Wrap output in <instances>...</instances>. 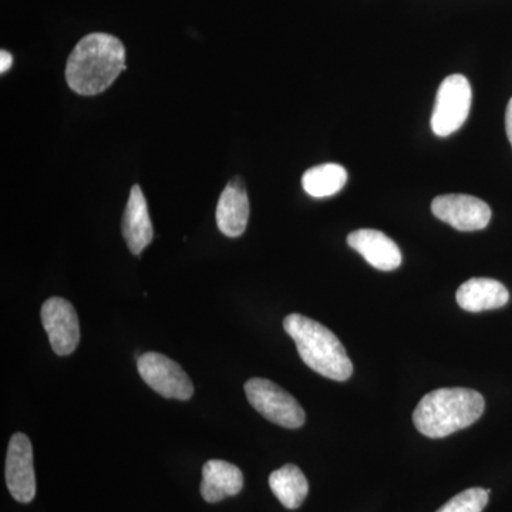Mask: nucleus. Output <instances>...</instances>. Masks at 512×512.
Returning a JSON list of instances; mask_svg holds the SVG:
<instances>
[{
	"instance_id": "nucleus-4",
	"label": "nucleus",
	"mask_w": 512,
	"mask_h": 512,
	"mask_svg": "<svg viewBox=\"0 0 512 512\" xmlns=\"http://www.w3.org/2000/svg\"><path fill=\"white\" fill-rule=\"evenodd\" d=\"M245 393L251 406L266 420L285 429H299L305 424V412L301 404L296 402L292 394L271 380L261 377L248 380L245 383Z\"/></svg>"
},
{
	"instance_id": "nucleus-17",
	"label": "nucleus",
	"mask_w": 512,
	"mask_h": 512,
	"mask_svg": "<svg viewBox=\"0 0 512 512\" xmlns=\"http://www.w3.org/2000/svg\"><path fill=\"white\" fill-rule=\"evenodd\" d=\"M490 491L484 488H468L447 501L437 512H483L487 507Z\"/></svg>"
},
{
	"instance_id": "nucleus-13",
	"label": "nucleus",
	"mask_w": 512,
	"mask_h": 512,
	"mask_svg": "<svg viewBox=\"0 0 512 512\" xmlns=\"http://www.w3.org/2000/svg\"><path fill=\"white\" fill-rule=\"evenodd\" d=\"M244 476L228 461L211 460L202 468L201 494L207 503H220L227 497L241 493Z\"/></svg>"
},
{
	"instance_id": "nucleus-3",
	"label": "nucleus",
	"mask_w": 512,
	"mask_h": 512,
	"mask_svg": "<svg viewBox=\"0 0 512 512\" xmlns=\"http://www.w3.org/2000/svg\"><path fill=\"white\" fill-rule=\"evenodd\" d=\"M286 333L295 340L296 349L305 365L320 376L345 382L353 373L345 346L332 330L316 320L292 313L284 320Z\"/></svg>"
},
{
	"instance_id": "nucleus-5",
	"label": "nucleus",
	"mask_w": 512,
	"mask_h": 512,
	"mask_svg": "<svg viewBox=\"0 0 512 512\" xmlns=\"http://www.w3.org/2000/svg\"><path fill=\"white\" fill-rule=\"evenodd\" d=\"M471 101L473 90L466 77L461 74L446 77L440 84L431 116L433 133L447 137L460 130L470 114Z\"/></svg>"
},
{
	"instance_id": "nucleus-12",
	"label": "nucleus",
	"mask_w": 512,
	"mask_h": 512,
	"mask_svg": "<svg viewBox=\"0 0 512 512\" xmlns=\"http://www.w3.org/2000/svg\"><path fill=\"white\" fill-rule=\"evenodd\" d=\"M123 235L128 249L134 255H140L153 241V224L140 185H134L130 190L123 217Z\"/></svg>"
},
{
	"instance_id": "nucleus-8",
	"label": "nucleus",
	"mask_w": 512,
	"mask_h": 512,
	"mask_svg": "<svg viewBox=\"0 0 512 512\" xmlns=\"http://www.w3.org/2000/svg\"><path fill=\"white\" fill-rule=\"evenodd\" d=\"M6 484L12 497L28 504L36 495V476L33 467V448L29 437L15 433L9 441L6 457Z\"/></svg>"
},
{
	"instance_id": "nucleus-7",
	"label": "nucleus",
	"mask_w": 512,
	"mask_h": 512,
	"mask_svg": "<svg viewBox=\"0 0 512 512\" xmlns=\"http://www.w3.org/2000/svg\"><path fill=\"white\" fill-rule=\"evenodd\" d=\"M431 212L440 221L463 232L480 231L491 221V208L487 202L473 195H440L431 202Z\"/></svg>"
},
{
	"instance_id": "nucleus-19",
	"label": "nucleus",
	"mask_w": 512,
	"mask_h": 512,
	"mask_svg": "<svg viewBox=\"0 0 512 512\" xmlns=\"http://www.w3.org/2000/svg\"><path fill=\"white\" fill-rule=\"evenodd\" d=\"M505 128H507L508 140L512 146V99L508 101L507 114H505Z\"/></svg>"
},
{
	"instance_id": "nucleus-2",
	"label": "nucleus",
	"mask_w": 512,
	"mask_h": 512,
	"mask_svg": "<svg viewBox=\"0 0 512 512\" xmlns=\"http://www.w3.org/2000/svg\"><path fill=\"white\" fill-rule=\"evenodd\" d=\"M484 409V397L476 390L439 389L420 400L413 413V423L423 436L443 439L476 423Z\"/></svg>"
},
{
	"instance_id": "nucleus-6",
	"label": "nucleus",
	"mask_w": 512,
	"mask_h": 512,
	"mask_svg": "<svg viewBox=\"0 0 512 512\" xmlns=\"http://www.w3.org/2000/svg\"><path fill=\"white\" fill-rule=\"evenodd\" d=\"M138 373L158 394L165 399L190 400L194 394V384L183 367L170 357L157 352L144 353L138 357Z\"/></svg>"
},
{
	"instance_id": "nucleus-16",
	"label": "nucleus",
	"mask_w": 512,
	"mask_h": 512,
	"mask_svg": "<svg viewBox=\"0 0 512 512\" xmlns=\"http://www.w3.org/2000/svg\"><path fill=\"white\" fill-rule=\"evenodd\" d=\"M346 183L348 171L342 165L332 163L309 168L302 177L303 190L315 198L338 194Z\"/></svg>"
},
{
	"instance_id": "nucleus-1",
	"label": "nucleus",
	"mask_w": 512,
	"mask_h": 512,
	"mask_svg": "<svg viewBox=\"0 0 512 512\" xmlns=\"http://www.w3.org/2000/svg\"><path fill=\"white\" fill-rule=\"evenodd\" d=\"M126 70V49L117 37L90 33L70 53L66 80L73 92L96 96Z\"/></svg>"
},
{
	"instance_id": "nucleus-9",
	"label": "nucleus",
	"mask_w": 512,
	"mask_h": 512,
	"mask_svg": "<svg viewBox=\"0 0 512 512\" xmlns=\"http://www.w3.org/2000/svg\"><path fill=\"white\" fill-rule=\"evenodd\" d=\"M42 323L56 355H72L80 342V325L72 303L63 298L47 299L42 306Z\"/></svg>"
},
{
	"instance_id": "nucleus-18",
	"label": "nucleus",
	"mask_w": 512,
	"mask_h": 512,
	"mask_svg": "<svg viewBox=\"0 0 512 512\" xmlns=\"http://www.w3.org/2000/svg\"><path fill=\"white\" fill-rule=\"evenodd\" d=\"M13 57L6 50L0 52V72L6 73L12 67Z\"/></svg>"
},
{
	"instance_id": "nucleus-11",
	"label": "nucleus",
	"mask_w": 512,
	"mask_h": 512,
	"mask_svg": "<svg viewBox=\"0 0 512 512\" xmlns=\"http://www.w3.org/2000/svg\"><path fill=\"white\" fill-rule=\"evenodd\" d=\"M249 220V200L241 178H234L222 191L217 207V224L222 234L238 238Z\"/></svg>"
},
{
	"instance_id": "nucleus-10",
	"label": "nucleus",
	"mask_w": 512,
	"mask_h": 512,
	"mask_svg": "<svg viewBox=\"0 0 512 512\" xmlns=\"http://www.w3.org/2000/svg\"><path fill=\"white\" fill-rule=\"evenodd\" d=\"M348 244L379 271H394L402 265V252L396 242L376 229H357L349 235Z\"/></svg>"
},
{
	"instance_id": "nucleus-15",
	"label": "nucleus",
	"mask_w": 512,
	"mask_h": 512,
	"mask_svg": "<svg viewBox=\"0 0 512 512\" xmlns=\"http://www.w3.org/2000/svg\"><path fill=\"white\" fill-rule=\"evenodd\" d=\"M272 493L288 510L301 507L309 493V484L301 468L286 464L269 477Z\"/></svg>"
},
{
	"instance_id": "nucleus-14",
	"label": "nucleus",
	"mask_w": 512,
	"mask_h": 512,
	"mask_svg": "<svg viewBox=\"0 0 512 512\" xmlns=\"http://www.w3.org/2000/svg\"><path fill=\"white\" fill-rule=\"evenodd\" d=\"M457 303L467 312L500 309L510 301V292L501 282L490 278H473L457 291Z\"/></svg>"
}]
</instances>
